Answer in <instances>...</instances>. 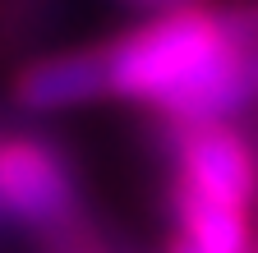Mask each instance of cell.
Returning a JSON list of instances; mask_svg holds the SVG:
<instances>
[{
  "mask_svg": "<svg viewBox=\"0 0 258 253\" xmlns=\"http://www.w3.org/2000/svg\"><path fill=\"white\" fill-rule=\"evenodd\" d=\"M171 253H194V248H189V244H180V239H175V244H171Z\"/></svg>",
  "mask_w": 258,
  "mask_h": 253,
  "instance_id": "obj_7",
  "label": "cell"
},
{
  "mask_svg": "<svg viewBox=\"0 0 258 253\" xmlns=\"http://www.w3.org/2000/svg\"><path fill=\"white\" fill-rule=\"evenodd\" d=\"M106 97L148 106L171 124H217L258 97V42L231 10L143 19L97 46Z\"/></svg>",
  "mask_w": 258,
  "mask_h": 253,
  "instance_id": "obj_1",
  "label": "cell"
},
{
  "mask_svg": "<svg viewBox=\"0 0 258 253\" xmlns=\"http://www.w3.org/2000/svg\"><path fill=\"white\" fill-rule=\"evenodd\" d=\"M70 253H92V248H83V244H74V248H70Z\"/></svg>",
  "mask_w": 258,
  "mask_h": 253,
  "instance_id": "obj_8",
  "label": "cell"
},
{
  "mask_svg": "<svg viewBox=\"0 0 258 253\" xmlns=\"http://www.w3.org/2000/svg\"><path fill=\"white\" fill-rule=\"evenodd\" d=\"M115 5L148 14V19H175V14H194V10H212V0H115Z\"/></svg>",
  "mask_w": 258,
  "mask_h": 253,
  "instance_id": "obj_5",
  "label": "cell"
},
{
  "mask_svg": "<svg viewBox=\"0 0 258 253\" xmlns=\"http://www.w3.org/2000/svg\"><path fill=\"white\" fill-rule=\"evenodd\" d=\"M171 156H175V184L171 203L189 207H212V212H244L253 207V152L231 120L217 124H175L171 134Z\"/></svg>",
  "mask_w": 258,
  "mask_h": 253,
  "instance_id": "obj_2",
  "label": "cell"
},
{
  "mask_svg": "<svg viewBox=\"0 0 258 253\" xmlns=\"http://www.w3.org/2000/svg\"><path fill=\"white\" fill-rule=\"evenodd\" d=\"M231 14H235V23H240V33H244L249 42H258V0H244V5H235Z\"/></svg>",
  "mask_w": 258,
  "mask_h": 253,
  "instance_id": "obj_6",
  "label": "cell"
},
{
  "mask_svg": "<svg viewBox=\"0 0 258 253\" xmlns=\"http://www.w3.org/2000/svg\"><path fill=\"white\" fill-rule=\"evenodd\" d=\"M102 97H106V74L97 46L42 55L14 74V106L28 115H60L74 106H92Z\"/></svg>",
  "mask_w": 258,
  "mask_h": 253,
  "instance_id": "obj_4",
  "label": "cell"
},
{
  "mask_svg": "<svg viewBox=\"0 0 258 253\" xmlns=\"http://www.w3.org/2000/svg\"><path fill=\"white\" fill-rule=\"evenodd\" d=\"M0 216L37 235H64L79 216L70 161L46 138H0Z\"/></svg>",
  "mask_w": 258,
  "mask_h": 253,
  "instance_id": "obj_3",
  "label": "cell"
}]
</instances>
